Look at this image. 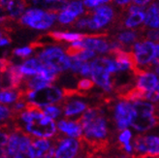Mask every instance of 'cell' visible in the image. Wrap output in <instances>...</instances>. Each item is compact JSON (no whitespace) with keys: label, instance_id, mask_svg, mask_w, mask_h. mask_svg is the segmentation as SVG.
Masks as SVG:
<instances>
[{"label":"cell","instance_id":"cell-38","mask_svg":"<svg viewBox=\"0 0 159 158\" xmlns=\"http://www.w3.org/2000/svg\"><path fill=\"white\" fill-rule=\"evenodd\" d=\"M154 91H155V93H156L157 98H158V101H159V83H158V84H157V86H156V88L154 89Z\"/></svg>","mask_w":159,"mask_h":158},{"label":"cell","instance_id":"cell-18","mask_svg":"<svg viewBox=\"0 0 159 158\" xmlns=\"http://www.w3.org/2000/svg\"><path fill=\"white\" fill-rule=\"evenodd\" d=\"M43 63L39 59L35 58H29L22 62L20 65H19L20 71L22 75L25 76H36L41 68Z\"/></svg>","mask_w":159,"mask_h":158},{"label":"cell","instance_id":"cell-25","mask_svg":"<svg viewBox=\"0 0 159 158\" xmlns=\"http://www.w3.org/2000/svg\"><path fill=\"white\" fill-rule=\"evenodd\" d=\"M13 117L14 115L11 108L0 104V124L11 121L13 120Z\"/></svg>","mask_w":159,"mask_h":158},{"label":"cell","instance_id":"cell-37","mask_svg":"<svg viewBox=\"0 0 159 158\" xmlns=\"http://www.w3.org/2000/svg\"><path fill=\"white\" fill-rule=\"evenodd\" d=\"M79 153H80V155L77 156V157H75V158H87V156L85 155V153H84L83 151H80Z\"/></svg>","mask_w":159,"mask_h":158},{"label":"cell","instance_id":"cell-14","mask_svg":"<svg viewBox=\"0 0 159 158\" xmlns=\"http://www.w3.org/2000/svg\"><path fill=\"white\" fill-rule=\"evenodd\" d=\"M61 134H65L70 138H80L82 136L83 131L82 127L76 120H62L57 122V127Z\"/></svg>","mask_w":159,"mask_h":158},{"label":"cell","instance_id":"cell-20","mask_svg":"<svg viewBox=\"0 0 159 158\" xmlns=\"http://www.w3.org/2000/svg\"><path fill=\"white\" fill-rule=\"evenodd\" d=\"M145 17H146V13L144 11L129 13L128 17L123 21V25L126 28H135L141 25L145 21Z\"/></svg>","mask_w":159,"mask_h":158},{"label":"cell","instance_id":"cell-5","mask_svg":"<svg viewBox=\"0 0 159 158\" xmlns=\"http://www.w3.org/2000/svg\"><path fill=\"white\" fill-rule=\"evenodd\" d=\"M25 97L28 102H31L39 107H46L55 103L58 104L64 98L62 91L52 85L45 86L36 90H31L27 92Z\"/></svg>","mask_w":159,"mask_h":158},{"label":"cell","instance_id":"cell-16","mask_svg":"<svg viewBox=\"0 0 159 158\" xmlns=\"http://www.w3.org/2000/svg\"><path fill=\"white\" fill-rule=\"evenodd\" d=\"M52 147V140L47 139H37L33 140L32 144L29 147V152L33 158H38L48 151Z\"/></svg>","mask_w":159,"mask_h":158},{"label":"cell","instance_id":"cell-22","mask_svg":"<svg viewBox=\"0 0 159 158\" xmlns=\"http://www.w3.org/2000/svg\"><path fill=\"white\" fill-rule=\"evenodd\" d=\"M25 97L23 94L19 90H0V104H11L17 102L19 99Z\"/></svg>","mask_w":159,"mask_h":158},{"label":"cell","instance_id":"cell-17","mask_svg":"<svg viewBox=\"0 0 159 158\" xmlns=\"http://www.w3.org/2000/svg\"><path fill=\"white\" fill-rule=\"evenodd\" d=\"M145 25L150 28L159 29V2L150 5L146 13Z\"/></svg>","mask_w":159,"mask_h":158},{"label":"cell","instance_id":"cell-34","mask_svg":"<svg viewBox=\"0 0 159 158\" xmlns=\"http://www.w3.org/2000/svg\"><path fill=\"white\" fill-rule=\"evenodd\" d=\"M10 44H11V39L7 34L3 35L2 37H0V48H1V47L9 46Z\"/></svg>","mask_w":159,"mask_h":158},{"label":"cell","instance_id":"cell-7","mask_svg":"<svg viewBox=\"0 0 159 158\" xmlns=\"http://www.w3.org/2000/svg\"><path fill=\"white\" fill-rule=\"evenodd\" d=\"M115 19V10L109 5H103L94 9L89 16L87 29L97 31L107 26Z\"/></svg>","mask_w":159,"mask_h":158},{"label":"cell","instance_id":"cell-15","mask_svg":"<svg viewBox=\"0 0 159 158\" xmlns=\"http://www.w3.org/2000/svg\"><path fill=\"white\" fill-rule=\"evenodd\" d=\"M4 9L6 10L7 17L10 20H20L26 10V3L25 0H12Z\"/></svg>","mask_w":159,"mask_h":158},{"label":"cell","instance_id":"cell-41","mask_svg":"<svg viewBox=\"0 0 159 158\" xmlns=\"http://www.w3.org/2000/svg\"><path fill=\"white\" fill-rule=\"evenodd\" d=\"M156 116H157V118H158V120H159V111H158V114L156 115Z\"/></svg>","mask_w":159,"mask_h":158},{"label":"cell","instance_id":"cell-35","mask_svg":"<svg viewBox=\"0 0 159 158\" xmlns=\"http://www.w3.org/2000/svg\"><path fill=\"white\" fill-rule=\"evenodd\" d=\"M115 3L118 6H121V7H126L128 4L131 3L132 0H114Z\"/></svg>","mask_w":159,"mask_h":158},{"label":"cell","instance_id":"cell-32","mask_svg":"<svg viewBox=\"0 0 159 158\" xmlns=\"http://www.w3.org/2000/svg\"><path fill=\"white\" fill-rule=\"evenodd\" d=\"M79 74L82 75V76H84V77L90 76L91 75V65H90V62L84 61L81 69H80V71H79Z\"/></svg>","mask_w":159,"mask_h":158},{"label":"cell","instance_id":"cell-1","mask_svg":"<svg viewBox=\"0 0 159 158\" xmlns=\"http://www.w3.org/2000/svg\"><path fill=\"white\" fill-rule=\"evenodd\" d=\"M132 117L130 126L136 131L143 133L155 127L158 122L155 106L148 101L140 100L131 103Z\"/></svg>","mask_w":159,"mask_h":158},{"label":"cell","instance_id":"cell-30","mask_svg":"<svg viewBox=\"0 0 159 158\" xmlns=\"http://www.w3.org/2000/svg\"><path fill=\"white\" fill-rule=\"evenodd\" d=\"M95 55H96V52H93V51H90V50H86V49H84L81 52H80L76 58L82 60V61H87L89 59H92L93 57H95Z\"/></svg>","mask_w":159,"mask_h":158},{"label":"cell","instance_id":"cell-33","mask_svg":"<svg viewBox=\"0 0 159 158\" xmlns=\"http://www.w3.org/2000/svg\"><path fill=\"white\" fill-rule=\"evenodd\" d=\"M152 65L159 66V44H155V51H154V55L152 59Z\"/></svg>","mask_w":159,"mask_h":158},{"label":"cell","instance_id":"cell-31","mask_svg":"<svg viewBox=\"0 0 159 158\" xmlns=\"http://www.w3.org/2000/svg\"><path fill=\"white\" fill-rule=\"evenodd\" d=\"M89 16H82L77 20L73 23L74 27L77 29H86L87 25H89Z\"/></svg>","mask_w":159,"mask_h":158},{"label":"cell","instance_id":"cell-27","mask_svg":"<svg viewBox=\"0 0 159 158\" xmlns=\"http://www.w3.org/2000/svg\"><path fill=\"white\" fill-rule=\"evenodd\" d=\"M34 50L31 48L30 46L27 47H22V48H17V49H14L12 53L15 56H18L20 58H26L28 56H30L31 54L33 53Z\"/></svg>","mask_w":159,"mask_h":158},{"label":"cell","instance_id":"cell-3","mask_svg":"<svg viewBox=\"0 0 159 158\" xmlns=\"http://www.w3.org/2000/svg\"><path fill=\"white\" fill-rule=\"evenodd\" d=\"M37 59L43 64L49 65L57 72L70 69V57L65 54L62 48L58 46H49L37 53Z\"/></svg>","mask_w":159,"mask_h":158},{"label":"cell","instance_id":"cell-21","mask_svg":"<svg viewBox=\"0 0 159 158\" xmlns=\"http://www.w3.org/2000/svg\"><path fill=\"white\" fill-rule=\"evenodd\" d=\"M62 8L75 16L77 19L85 14V8L84 6L83 0H71L63 5Z\"/></svg>","mask_w":159,"mask_h":158},{"label":"cell","instance_id":"cell-40","mask_svg":"<svg viewBox=\"0 0 159 158\" xmlns=\"http://www.w3.org/2000/svg\"><path fill=\"white\" fill-rule=\"evenodd\" d=\"M92 158H114V157H106L103 155H96V156H93Z\"/></svg>","mask_w":159,"mask_h":158},{"label":"cell","instance_id":"cell-26","mask_svg":"<svg viewBox=\"0 0 159 158\" xmlns=\"http://www.w3.org/2000/svg\"><path fill=\"white\" fill-rule=\"evenodd\" d=\"M132 132L130 129H124L122 131L119 132L118 137H117V143H118V147H121L125 144L131 143L132 140Z\"/></svg>","mask_w":159,"mask_h":158},{"label":"cell","instance_id":"cell-19","mask_svg":"<svg viewBox=\"0 0 159 158\" xmlns=\"http://www.w3.org/2000/svg\"><path fill=\"white\" fill-rule=\"evenodd\" d=\"M138 39H139V34L137 31L134 30L121 31V32L117 33L116 36V41H117L119 44H121L124 49L125 47L134 45L136 42H138Z\"/></svg>","mask_w":159,"mask_h":158},{"label":"cell","instance_id":"cell-24","mask_svg":"<svg viewBox=\"0 0 159 158\" xmlns=\"http://www.w3.org/2000/svg\"><path fill=\"white\" fill-rule=\"evenodd\" d=\"M43 112H44V114H45V115L47 117L51 118V120H55V118L60 115V114L62 113V111H61V108L58 107V106L49 105V106H46L43 109Z\"/></svg>","mask_w":159,"mask_h":158},{"label":"cell","instance_id":"cell-23","mask_svg":"<svg viewBox=\"0 0 159 158\" xmlns=\"http://www.w3.org/2000/svg\"><path fill=\"white\" fill-rule=\"evenodd\" d=\"M57 20L61 25H70L77 20V18L61 7V9L57 13Z\"/></svg>","mask_w":159,"mask_h":158},{"label":"cell","instance_id":"cell-2","mask_svg":"<svg viewBox=\"0 0 159 158\" xmlns=\"http://www.w3.org/2000/svg\"><path fill=\"white\" fill-rule=\"evenodd\" d=\"M57 21V13L42 8H28L20 18V23L36 30H48Z\"/></svg>","mask_w":159,"mask_h":158},{"label":"cell","instance_id":"cell-13","mask_svg":"<svg viewBox=\"0 0 159 158\" xmlns=\"http://www.w3.org/2000/svg\"><path fill=\"white\" fill-rule=\"evenodd\" d=\"M52 40L57 42H67V43H75L78 41H82L86 36V34L79 33V32H71V31H51L48 33Z\"/></svg>","mask_w":159,"mask_h":158},{"label":"cell","instance_id":"cell-36","mask_svg":"<svg viewBox=\"0 0 159 158\" xmlns=\"http://www.w3.org/2000/svg\"><path fill=\"white\" fill-rule=\"evenodd\" d=\"M135 5H137V6H146L147 4H148L149 2H152V0H133Z\"/></svg>","mask_w":159,"mask_h":158},{"label":"cell","instance_id":"cell-29","mask_svg":"<svg viewBox=\"0 0 159 158\" xmlns=\"http://www.w3.org/2000/svg\"><path fill=\"white\" fill-rule=\"evenodd\" d=\"M94 83L89 79H82L77 84V89L82 92H86L87 90H91L94 88Z\"/></svg>","mask_w":159,"mask_h":158},{"label":"cell","instance_id":"cell-4","mask_svg":"<svg viewBox=\"0 0 159 158\" xmlns=\"http://www.w3.org/2000/svg\"><path fill=\"white\" fill-rule=\"evenodd\" d=\"M132 158L159 157V136L137 135L133 140Z\"/></svg>","mask_w":159,"mask_h":158},{"label":"cell","instance_id":"cell-8","mask_svg":"<svg viewBox=\"0 0 159 158\" xmlns=\"http://www.w3.org/2000/svg\"><path fill=\"white\" fill-rule=\"evenodd\" d=\"M132 117V105L130 102L119 101L114 109V121L118 131L127 129L130 126Z\"/></svg>","mask_w":159,"mask_h":158},{"label":"cell","instance_id":"cell-39","mask_svg":"<svg viewBox=\"0 0 159 158\" xmlns=\"http://www.w3.org/2000/svg\"><path fill=\"white\" fill-rule=\"evenodd\" d=\"M154 72H155L156 76L159 77V66H155V68H154Z\"/></svg>","mask_w":159,"mask_h":158},{"label":"cell","instance_id":"cell-6","mask_svg":"<svg viewBox=\"0 0 159 158\" xmlns=\"http://www.w3.org/2000/svg\"><path fill=\"white\" fill-rule=\"evenodd\" d=\"M132 50L137 68L140 71H147L152 63L155 44L148 40L138 41L132 46Z\"/></svg>","mask_w":159,"mask_h":158},{"label":"cell","instance_id":"cell-28","mask_svg":"<svg viewBox=\"0 0 159 158\" xmlns=\"http://www.w3.org/2000/svg\"><path fill=\"white\" fill-rule=\"evenodd\" d=\"M111 1H112V0H83V3L85 9L94 10L100 6L107 5V3Z\"/></svg>","mask_w":159,"mask_h":158},{"label":"cell","instance_id":"cell-10","mask_svg":"<svg viewBox=\"0 0 159 158\" xmlns=\"http://www.w3.org/2000/svg\"><path fill=\"white\" fill-rule=\"evenodd\" d=\"M80 142L75 138H63L58 142L54 158H75L80 152Z\"/></svg>","mask_w":159,"mask_h":158},{"label":"cell","instance_id":"cell-11","mask_svg":"<svg viewBox=\"0 0 159 158\" xmlns=\"http://www.w3.org/2000/svg\"><path fill=\"white\" fill-rule=\"evenodd\" d=\"M57 105L61 108L62 113L66 118L82 114L89 109L85 102L76 98H63Z\"/></svg>","mask_w":159,"mask_h":158},{"label":"cell","instance_id":"cell-12","mask_svg":"<svg viewBox=\"0 0 159 158\" xmlns=\"http://www.w3.org/2000/svg\"><path fill=\"white\" fill-rule=\"evenodd\" d=\"M159 83V79L155 73L149 71H141L136 75V85L135 88L141 90L142 92L147 93L153 91Z\"/></svg>","mask_w":159,"mask_h":158},{"label":"cell","instance_id":"cell-9","mask_svg":"<svg viewBox=\"0 0 159 158\" xmlns=\"http://www.w3.org/2000/svg\"><path fill=\"white\" fill-rule=\"evenodd\" d=\"M91 65V75L92 81L95 84L100 86L103 90L110 93L114 90V84L112 80V75L103 67L98 65L94 60L90 62Z\"/></svg>","mask_w":159,"mask_h":158}]
</instances>
